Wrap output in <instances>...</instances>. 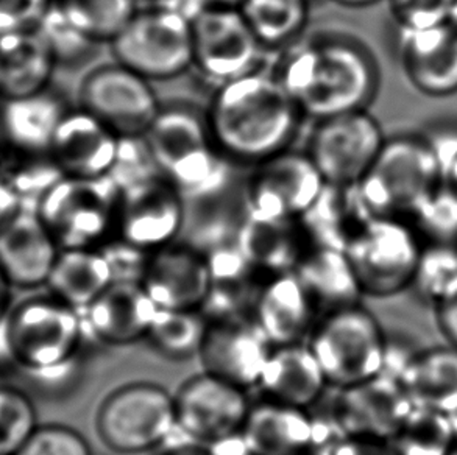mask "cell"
I'll list each match as a JSON object with an SVG mask.
<instances>
[{"label":"cell","instance_id":"cell-1","mask_svg":"<svg viewBox=\"0 0 457 455\" xmlns=\"http://www.w3.org/2000/svg\"><path fill=\"white\" fill-rule=\"evenodd\" d=\"M273 77L304 119L369 110L381 87L370 47L348 31L317 30L278 52Z\"/></svg>","mask_w":457,"mask_h":455},{"label":"cell","instance_id":"cell-2","mask_svg":"<svg viewBox=\"0 0 457 455\" xmlns=\"http://www.w3.org/2000/svg\"><path fill=\"white\" fill-rule=\"evenodd\" d=\"M204 117L223 156L250 169L292 148L304 119L267 69L216 87Z\"/></svg>","mask_w":457,"mask_h":455},{"label":"cell","instance_id":"cell-3","mask_svg":"<svg viewBox=\"0 0 457 455\" xmlns=\"http://www.w3.org/2000/svg\"><path fill=\"white\" fill-rule=\"evenodd\" d=\"M144 136L161 177L186 202L216 197L228 186L235 166L217 147L204 112L189 105L162 106Z\"/></svg>","mask_w":457,"mask_h":455},{"label":"cell","instance_id":"cell-4","mask_svg":"<svg viewBox=\"0 0 457 455\" xmlns=\"http://www.w3.org/2000/svg\"><path fill=\"white\" fill-rule=\"evenodd\" d=\"M85 334L83 312L49 292L12 302L0 329L6 357L33 379L81 359Z\"/></svg>","mask_w":457,"mask_h":455},{"label":"cell","instance_id":"cell-5","mask_svg":"<svg viewBox=\"0 0 457 455\" xmlns=\"http://www.w3.org/2000/svg\"><path fill=\"white\" fill-rule=\"evenodd\" d=\"M358 186L371 216L409 220L445 186V167L425 133H402L386 139Z\"/></svg>","mask_w":457,"mask_h":455},{"label":"cell","instance_id":"cell-6","mask_svg":"<svg viewBox=\"0 0 457 455\" xmlns=\"http://www.w3.org/2000/svg\"><path fill=\"white\" fill-rule=\"evenodd\" d=\"M306 343L328 385L344 390L383 373L389 340L377 317L356 304L321 315Z\"/></svg>","mask_w":457,"mask_h":455},{"label":"cell","instance_id":"cell-7","mask_svg":"<svg viewBox=\"0 0 457 455\" xmlns=\"http://www.w3.org/2000/svg\"><path fill=\"white\" fill-rule=\"evenodd\" d=\"M120 189L110 177H62L37 202L60 250L100 248L116 236Z\"/></svg>","mask_w":457,"mask_h":455},{"label":"cell","instance_id":"cell-8","mask_svg":"<svg viewBox=\"0 0 457 455\" xmlns=\"http://www.w3.org/2000/svg\"><path fill=\"white\" fill-rule=\"evenodd\" d=\"M94 426L100 442L112 452H149L166 444L177 429L173 394L154 382H129L106 394Z\"/></svg>","mask_w":457,"mask_h":455},{"label":"cell","instance_id":"cell-9","mask_svg":"<svg viewBox=\"0 0 457 455\" xmlns=\"http://www.w3.org/2000/svg\"><path fill=\"white\" fill-rule=\"evenodd\" d=\"M108 47L114 62L152 83L173 80L192 69L191 22L154 4L139 8Z\"/></svg>","mask_w":457,"mask_h":455},{"label":"cell","instance_id":"cell-10","mask_svg":"<svg viewBox=\"0 0 457 455\" xmlns=\"http://www.w3.org/2000/svg\"><path fill=\"white\" fill-rule=\"evenodd\" d=\"M423 246L412 223L373 217L345 252L364 296L390 298L412 287Z\"/></svg>","mask_w":457,"mask_h":455},{"label":"cell","instance_id":"cell-11","mask_svg":"<svg viewBox=\"0 0 457 455\" xmlns=\"http://www.w3.org/2000/svg\"><path fill=\"white\" fill-rule=\"evenodd\" d=\"M192 69L216 87L264 69L267 52L237 8L206 6L191 21Z\"/></svg>","mask_w":457,"mask_h":455},{"label":"cell","instance_id":"cell-12","mask_svg":"<svg viewBox=\"0 0 457 455\" xmlns=\"http://www.w3.org/2000/svg\"><path fill=\"white\" fill-rule=\"evenodd\" d=\"M387 136L369 110L315 120L304 152L327 185H359Z\"/></svg>","mask_w":457,"mask_h":455},{"label":"cell","instance_id":"cell-13","mask_svg":"<svg viewBox=\"0 0 457 455\" xmlns=\"http://www.w3.org/2000/svg\"><path fill=\"white\" fill-rule=\"evenodd\" d=\"M77 100L120 137L145 135L162 108L154 83L114 60L83 75Z\"/></svg>","mask_w":457,"mask_h":455},{"label":"cell","instance_id":"cell-14","mask_svg":"<svg viewBox=\"0 0 457 455\" xmlns=\"http://www.w3.org/2000/svg\"><path fill=\"white\" fill-rule=\"evenodd\" d=\"M250 170L245 206L256 219L300 220L327 185L304 150L289 148Z\"/></svg>","mask_w":457,"mask_h":455},{"label":"cell","instance_id":"cell-15","mask_svg":"<svg viewBox=\"0 0 457 455\" xmlns=\"http://www.w3.org/2000/svg\"><path fill=\"white\" fill-rule=\"evenodd\" d=\"M173 401L177 427L204 444L242 432L252 409L247 390L204 371L183 382Z\"/></svg>","mask_w":457,"mask_h":455},{"label":"cell","instance_id":"cell-16","mask_svg":"<svg viewBox=\"0 0 457 455\" xmlns=\"http://www.w3.org/2000/svg\"><path fill=\"white\" fill-rule=\"evenodd\" d=\"M186 200L162 177L120 191L116 236L144 252L175 244L185 225Z\"/></svg>","mask_w":457,"mask_h":455},{"label":"cell","instance_id":"cell-17","mask_svg":"<svg viewBox=\"0 0 457 455\" xmlns=\"http://www.w3.org/2000/svg\"><path fill=\"white\" fill-rule=\"evenodd\" d=\"M60 252L35 202H21L0 225V275L12 290L46 289Z\"/></svg>","mask_w":457,"mask_h":455},{"label":"cell","instance_id":"cell-18","mask_svg":"<svg viewBox=\"0 0 457 455\" xmlns=\"http://www.w3.org/2000/svg\"><path fill=\"white\" fill-rule=\"evenodd\" d=\"M273 346L253 317L210 320L198 359L204 373L247 388L258 385Z\"/></svg>","mask_w":457,"mask_h":455},{"label":"cell","instance_id":"cell-19","mask_svg":"<svg viewBox=\"0 0 457 455\" xmlns=\"http://www.w3.org/2000/svg\"><path fill=\"white\" fill-rule=\"evenodd\" d=\"M412 406L402 382L379 375L364 384L339 390L331 410L346 438L389 443Z\"/></svg>","mask_w":457,"mask_h":455},{"label":"cell","instance_id":"cell-20","mask_svg":"<svg viewBox=\"0 0 457 455\" xmlns=\"http://www.w3.org/2000/svg\"><path fill=\"white\" fill-rule=\"evenodd\" d=\"M141 285L164 310H202L210 292L206 254L183 244H170L150 252Z\"/></svg>","mask_w":457,"mask_h":455},{"label":"cell","instance_id":"cell-21","mask_svg":"<svg viewBox=\"0 0 457 455\" xmlns=\"http://www.w3.org/2000/svg\"><path fill=\"white\" fill-rule=\"evenodd\" d=\"M396 30V56L409 85L431 99L456 95L457 31L448 24Z\"/></svg>","mask_w":457,"mask_h":455},{"label":"cell","instance_id":"cell-22","mask_svg":"<svg viewBox=\"0 0 457 455\" xmlns=\"http://www.w3.org/2000/svg\"><path fill=\"white\" fill-rule=\"evenodd\" d=\"M120 136L93 114L69 110L56 129L49 156L62 177H110L118 156Z\"/></svg>","mask_w":457,"mask_h":455},{"label":"cell","instance_id":"cell-23","mask_svg":"<svg viewBox=\"0 0 457 455\" xmlns=\"http://www.w3.org/2000/svg\"><path fill=\"white\" fill-rule=\"evenodd\" d=\"M156 314L158 308L141 283L131 281H114L83 310L87 331L94 339L112 346L147 339Z\"/></svg>","mask_w":457,"mask_h":455},{"label":"cell","instance_id":"cell-24","mask_svg":"<svg viewBox=\"0 0 457 455\" xmlns=\"http://www.w3.org/2000/svg\"><path fill=\"white\" fill-rule=\"evenodd\" d=\"M210 292L202 312L208 320L252 317L269 277L256 270L235 242L217 245L208 254Z\"/></svg>","mask_w":457,"mask_h":455},{"label":"cell","instance_id":"cell-25","mask_svg":"<svg viewBox=\"0 0 457 455\" xmlns=\"http://www.w3.org/2000/svg\"><path fill=\"white\" fill-rule=\"evenodd\" d=\"M252 317L270 344L281 346L304 343L319 321V310L291 271L267 279Z\"/></svg>","mask_w":457,"mask_h":455},{"label":"cell","instance_id":"cell-26","mask_svg":"<svg viewBox=\"0 0 457 455\" xmlns=\"http://www.w3.org/2000/svg\"><path fill=\"white\" fill-rule=\"evenodd\" d=\"M56 56L39 29L0 35V99H24L47 91Z\"/></svg>","mask_w":457,"mask_h":455},{"label":"cell","instance_id":"cell-27","mask_svg":"<svg viewBox=\"0 0 457 455\" xmlns=\"http://www.w3.org/2000/svg\"><path fill=\"white\" fill-rule=\"evenodd\" d=\"M236 244L256 270L266 277L295 271L304 254L312 248L300 220H270L245 217Z\"/></svg>","mask_w":457,"mask_h":455},{"label":"cell","instance_id":"cell-28","mask_svg":"<svg viewBox=\"0 0 457 455\" xmlns=\"http://www.w3.org/2000/svg\"><path fill=\"white\" fill-rule=\"evenodd\" d=\"M258 387L266 400L308 410L320 401L328 381L304 342L273 346Z\"/></svg>","mask_w":457,"mask_h":455},{"label":"cell","instance_id":"cell-29","mask_svg":"<svg viewBox=\"0 0 457 455\" xmlns=\"http://www.w3.org/2000/svg\"><path fill=\"white\" fill-rule=\"evenodd\" d=\"M371 219L358 185H325L300 222L312 245L345 252Z\"/></svg>","mask_w":457,"mask_h":455},{"label":"cell","instance_id":"cell-30","mask_svg":"<svg viewBox=\"0 0 457 455\" xmlns=\"http://www.w3.org/2000/svg\"><path fill=\"white\" fill-rule=\"evenodd\" d=\"M242 435L253 455H300L314 446L308 410L264 400L248 412Z\"/></svg>","mask_w":457,"mask_h":455},{"label":"cell","instance_id":"cell-31","mask_svg":"<svg viewBox=\"0 0 457 455\" xmlns=\"http://www.w3.org/2000/svg\"><path fill=\"white\" fill-rule=\"evenodd\" d=\"M294 273L321 315L361 304L364 296L352 262L342 250L312 246Z\"/></svg>","mask_w":457,"mask_h":455},{"label":"cell","instance_id":"cell-32","mask_svg":"<svg viewBox=\"0 0 457 455\" xmlns=\"http://www.w3.org/2000/svg\"><path fill=\"white\" fill-rule=\"evenodd\" d=\"M112 267L100 248L62 250L46 289L77 310H87L112 284Z\"/></svg>","mask_w":457,"mask_h":455},{"label":"cell","instance_id":"cell-33","mask_svg":"<svg viewBox=\"0 0 457 455\" xmlns=\"http://www.w3.org/2000/svg\"><path fill=\"white\" fill-rule=\"evenodd\" d=\"M411 402L450 415L457 409V348L446 343L415 352L402 377Z\"/></svg>","mask_w":457,"mask_h":455},{"label":"cell","instance_id":"cell-34","mask_svg":"<svg viewBox=\"0 0 457 455\" xmlns=\"http://www.w3.org/2000/svg\"><path fill=\"white\" fill-rule=\"evenodd\" d=\"M68 112L60 97L44 91L5 102L0 122L4 135L14 147L30 153L49 154L56 129Z\"/></svg>","mask_w":457,"mask_h":455},{"label":"cell","instance_id":"cell-35","mask_svg":"<svg viewBox=\"0 0 457 455\" xmlns=\"http://www.w3.org/2000/svg\"><path fill=\"white\" fill-rule=\"evenodd\" d=\"M312 0H242L244 19L267 52H281L303 37Z\"/></svg>","mask_w":457,"mask_h":455},{"label":"cell","instance_id":"cell-36","mask_svg":"<svg viewBox=\"0 0 457 455\" xmlns=\"http://www.w3.org/2000/svg\"><path fill=\"white\" fill-rule=\"evenodd\" d=\"M54 5L81 35L110 44L139 10L137 0H55Z\"/></svg>","mask_w":457,"mask_h":455},{"label":"cell","instance_id":"cell-37","mask_svg":"<svg viewBox=\"0 0 457 455\" xmlns=\"http://www.w3.org/2000/svg\"><path fill=\"white\" fill-rule=\"evenodd\" d=\"M456 442L446 415L412 406L387 444L394 455H448Z\"/></svg>","mask_w":457,"mask_h":455},{"label":"cell","instance_id":"cell-38","mask_svg":"<svg viewBox=\"0 0 457 455\" xmlns=\"http://www.w3.org/2000/svg\"><path fill=\"white\" fill-rule=\"evenodd\" d=\"M210 320L202 310H164L158 309L147 334L154 350L162 356L183 360L198 356Z\"/></svg>","mask_w":457,"mask_h":455},{"label":"cell","instance_id":"cell-39","mask_svg":"<svg viewBox=\"0 0 457 455\" xmlns=\"http://www.w3.org/2000/svg\"><path fill=\"white\" fill-rule=\"evenodd\" d=\"M37 407L30 394L10 384H0V455H16L35 432Z\"/></svg>","mask_w":457,"mask_h":455},{"label":"cell","instance_id":"cell-40","mask_svg":"<svg viewBox=\"0 0 457 455\" xmlns=\"http://www.w3.org/2000/svg\"><path fill=\"white\" fill-rule=\"evenodd\" d=\"M457 281V246L431 244L423 246L412 287L436 304Z\"/></svg>","mask_w":457,"mask_h":455},{"label":"cell","instance_id":"cell-41","mask_svg":"<svg viewBox=\"0 0 457 455\" xmlns=\"http://www.w3.org/2000/svg\"><path fill=\"white\" fill-rule=\"evenodd\" d=\"M409 222L431 244L457 246V195L444 186L415 211Z\"/></svg>","mask_w":457,"mask_h":455},{"label":"cell","instance_id":"cell-42","mask_svg":"<svg viewBox=\"0 0 457 455\" xmlns=\"http://www.w3.org/2000/svg\"><path fill=\"white\" fill-rule=\"evenodd\" d=\"M156 177L161 175L145 136L120 137L116 162L110 173V178L119 186V189L122 191Z\"/></svg>","mask_w":457,"mask_h":455},{"label":"cell","instance_id":"cell-43","mask_svg":"<svg viewBox=\"0 0 457 455\" xmlns=\"http://www.w3.org/2000/svg\"><path fill=\"white\" fill-rule=\"evenodd\" d=\"M16 455H93L80 432L64 425H39Z\"/></svg>","mask_w":457,"mask_h":455},{"label":"cell","instance_id":"cell-44","mask_svg":"<svg viewBox=\"0 0 457 455\" xmlns=\"http://www.w3.org/2000/svg\"><path fill=\"white\" fill-rule=\"evenodd\" d=\"M39 30L47 37L58 62H77L87 55L96 46H99L81 35L55 5L50 8L47 16L39 25Z\"/></svg>","mask_w":457,"mask_h":455},{"label":"cell","instance_id":"cell-45","mask_svg":"<svg viewBox=\"0 0 457 455\" xmlns=\"http://www.w3.org/2000/svg\"><path fill=\"white\" fill-rule=\"evenodd\" d=\"M396 29L423 30L446 24L454 0H386Z\"/></svg>","mask_w":457,"mask_h":455},{"label":"cell","instance_id":"cell-46","mask_svg":"<svg viewBox=\"0 0 457 455\" xmlns=\"http://www.w3.org/2000/svg\"><path fill=\"white\" fill-rule=\"evenodd\" d=\"M100 250L105 254L106 261L112 267L114 281L141 283L144 270L149 262L150 252L127 244L119 239L118 236L108 240L105 245L100 246Z\"/></svg>","mask_w":457,"mask_h":455},{"label":"cell","instance_id":"cell-47","mask_svg":"<svg viewBox=\"0 0 457 455\" xmlns=\"http://www.w3.org/2000/svg\"><path fill=\"white\" fill-rule=\"evenodd\" d=\"M55 0H0V35L39 29Z\"/></svg>","mask_w":457,"mask_h":455},{"label":"cell","instance_id":"cell-48","mask_svg":"<svg viewBox=\"0 0 457 455\" xmlns=\"http://www.w3.org/2000/svg\"><path fill=\"white\" fill-rule=\"evenodd\" d=\"M433 308L436 323L444 339L457 348V281Z\"/></svg>","mask_w":457,"mask_h":455},{"label":"cell","instance_id":"cell-49","mask_svg":"<svg viewBox=\"0 0 457 455\" xmlns=\"http://www.w3.org/2000/svg\"><path fill=\"white\" fill-rule=\"evenodd\" d=\"M333 455H394L389 444L369 438L350 437L342 440L336 448Z\"/></svg>","mask_w":457,"mask_h":455},{"label":"cell","instance_id":"cell-50","mask_svg":"<svg viewBox=\"0 0 457 455\" xmlns=\"http://www.w3.org/2000/svg\"><path fill=\"white\" fill-rule=\"evenodd\" d=\"M212 455H253L242 432L208 444Z\"/></svg>","mask_w":457,"mask_h":455},{"label":"cell","instance_id":"cell-51","mask_svg":"<svg viewBox=\"0 0 457 455\" xmlns=\"http://www.w3.org/2000/svg\"><path fill=\"white\" fill-rule=\"evenodd\" d=\"M21 202L22 200L19 198L16 192L12 191L10 185L4 179H0V225L5 222L14 211L18 210Z\"/></svg>","mask_w":457,"mask_h":455},{"label":"cell","instance_id":"cell-52","mask_svg":"<svg viewBox=\"0 0 457 455\" xmlns=\"http://www.w3.org/2000/svg\"><path fill=\"white\" fill-rule=\"evenodd\" d=\"M162 455H212V452L208 448V444L198 443L192 438H187L186 442L167 446L166 452Z\"/></svg>","mask_w":457,"mask_h":455},{"label":"cell","instance_id":"cell-53","mask_svg":"<svg viewBox=\"0 0 457 455\" xmlns=\"http://www.w3.org/2000/svg\"><path fill=\"white\" fill-rule=\"evenodd\" d=\"M12 290L8 287V284L5 283V279H4L2 275H0V329H2L4 321H5L8 310L12 308Z\"/></svg>","mask_w":457,"mask_h":455},{"label":"cell","instance_id":"cell-54","mask_svg":"<svg viewBox=\"0 0 457 455\" xmlns=\"http://www.w3.org/2000/svg\"><path fill=\"white\" fill-rule=\"evenodd\" d=\"M445 186L457 195V152L445 164Z\"/></svg>","mask_w":457,"mask_h":455},{"label":"cell","instance_id":"cell-55","mask_svg":"<svg viewBox=\"0 0 457 455\" xmlns=\"http://www.w3.org/2000/svg\"><path fill=\"white\" fill-rule=\"evenodd\" d=\"M331 2L336 5L348 8V10H364V8H370L381 2H386V0H331Z\"/></svg>","mask_w":457,"mask_h":455},{"label":"cell","instance_id":"cell-56","mask_svg":"<svg viewBox=\"0 0 457 455\" xmlns=\"http://www.w3.org/2000/svg\"><path fill=\"white\" fill-rule=\"evenodd\" d=\"M206 6H223V8H239L242 0H204Z\"/></svg>","mask_w":457,"mask_h":455},{"label":"cell","instance_id":"cell-57","mask_svg":"<svg viewBox=\"0 0 457 455\" xmlns=\"http://www.w3.org/2000/svg\"><path fill=\"white\" fill-rule=\"evenodd\" d=\"M334 450H329V448H320V446H312V448H309L308 451H304L300 455H333Z\"/></svg>","mask_w":457,"mask_h":455},{"label":"cell","instance_id":"cell-58","mask_svg":"<svg viewBox=\"0 0 457 455\" xmlns=\"http://www.w3.org/2000/svg\"><path fill=\"white\" fill-rule=\"evenodd\" d=\"M446 24L450 25V27H453V29L457 31V0L453 2L452 12H450Z\"/></svg>","mask_w":457,"mask_h":455},{"label":"cell","instance_id":"cell-59","mask_svg":"<svg viewBox=\"0 0 457 455\" xmlns=\"http://www.w3.org/2000/svg\"><path fill=\"white\" fill-rule=\"evenodd\" d=\"M448 419H450V425H452L453 432H454V435L457 438V409L454 412L450 413V415H446Z\"/></svg>","mask_w":457,"mask_h":455},{"label":"cell","instance_id":"cell-60","mask_svg":"<svg viewBox=\"0 0 457 455\" xmlns=\"http://www.w3.org/2000/svg\"><path fill=\"white\" fill-rule=\"evenodd\" d=\"M448 455H457V442H456V444H454V446H453L452 451H450V452H448Z\"/></svg>","mask_w":457,"mask_h":455},{"label":"cell","instance_id":"cell-61","mask_svg":"<svg viewBox=\"0 0 457 455\" xmlns=\"http://www.w3.org/2000/svg\"><path fill=\"white\" fill-rule=\"evenodd\" d=\"M4 128H2V122H0V141H2V137H4Z\"/></svg>","mask_w":457,"mask_h":455},{"label":"cell","instance_id":"cell-62","mask_svg":"<svg viewBox=\"0 0 457 455\" xmlns=\"http://www.w3.org/2000/svg\"><path fill=\"white\" fill-rule=\"evenodd\" d=\"M154 2H162V0H154Z\"/></svg>","mask_w":457,"mask_h":455}]
</instances>
